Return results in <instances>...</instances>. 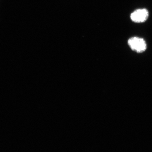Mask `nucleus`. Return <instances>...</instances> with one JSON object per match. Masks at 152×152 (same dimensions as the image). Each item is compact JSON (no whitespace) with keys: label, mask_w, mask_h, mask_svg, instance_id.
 I'll return each mask as SVG.
<instances>
[{"label":"nucleus","mask_w":152,"mask_h":152,"mask_svg":"<svg viewBox=\"0 0 152 152\" xmlns=\"http://www.w3.org/2000/svg\"><path fill=\"white\" fill-rule=\"evenodd\" d=\"M148 12L146 9H138L131 14L130 18L132 21L141 23L145 21L148 18Z\"/></svg>","instance_id":"2"},{"label":"nucleus","mask_w":152,"mask_h":152,"mask_svg":"<svg viewBox=\"0 0 152 152\" xmlns=\"http://www.w3.org/2000/svg\"><path fill=\"white\" fill-rule=\"evenodd\" d=\"M128 45L133 50L137 53H142L147 48V45L145 40L137 37H134L129 39Z\"/></svg>","instance_id":"1"}]
</instances>
